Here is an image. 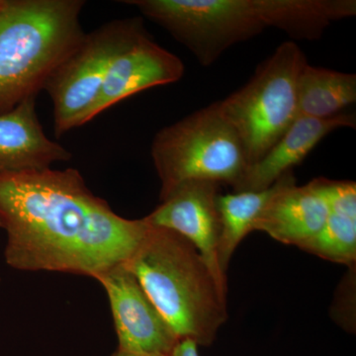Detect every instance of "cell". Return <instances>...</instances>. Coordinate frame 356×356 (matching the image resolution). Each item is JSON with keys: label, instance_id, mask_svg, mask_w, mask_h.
<instances>
[{"label": "cell", "instance_id": "obj_20", "mask_svg": "<svg viewBox=\"0 0 356 356\" xmlns=\"http://www.w3.org/2000/svg\"><path fill=\"white\" fill-rule=\"evenodd\" d=\"M4 0H0V7L2 6V4H3Z\"/></svg>", "mask_w": 356, "mask_h": 356}, {"label": "cell", "instance_id": "obj_8", "mask_svg": "<svg viewBox=\"0 0 356 356\" xmlns=\"http://www.w3.org/2000/svg\"><path fill=\"white\" fill-rule=\"evenodd\" d=\"M96 280L108 296L118 350L172 356L179 339L125 264L113 267Z\"/></svg>", "mask_w": 356, "mask_h": 356}, {"label": "cell", "instance_id": "obj_12", "mask_svg": "<svg viewBox=\"0 0 356 356\" xmlns=\"http://www.w3.org/2000/svg\"><path fill=\"white\" fill-rule=\"evenodd\" d=\"M355 115L346 112L330 119L297 117L275 145L248 166L234 192L266 191L300 165L325 136L337 129L355 128Z\"/></svg>", "mask_w": 356, "mask_h": 356}, {"label": "cell", "instance_id": "obj_18", "mask_svg": "<svg viewBox=\"0 0 356 356\" xmlns=\"http://www.w3.org/2000/svg\"><path fill=\"white\" fill-rule=\"evenodd\" d=\"M172 356H199L198 346L189 339H182L177 343Z\"/></svg>", "mask_w": 356, "mask_h": 356}, {"label": "cell", "instance_id": "obj_21", "mask_svg": "<svg viewBox=\"0 0 356 356\" xmlns=\"http://www.w3.org/2000/svg\"><path fill=\"white\" fill-rule=\"evenodd\" d=\"M0 228H1V224H0Z\"/></svg>", "mask_w": 356, "mask_h": 356}, {"label": "cell", "instance_id": "obj_11", "mask_svg": "<svg viewBox=\"0 0 356 356\" xmlns=\"http://www.w3.org/2000/svg\"><path fill=\"white\" fill-rule=\"evenodd\" d=\"M329 206L317 179L297 186L292 172L283 175L277 189L267 201L254 222V231H261L274 240L301 248L324 226Z\"/></svg>", "mask_w": 356, "mask_h": 356}, {"label": "cell", "instance_id": "obj_4", "mask_svg": "<svg viewBox=\"0 0 356 356\" xmlns=\"http://www.w3.org/2000/svg\"><path fill=\"white\" fill-rule=\"evenodd\" d=\"M151 156L161 181V200L192 180L234 188L250 166L240 136L222 113L219 102L159 130Z\"/></svg>", "mask_w": 356, "mask_h": 356}, {"label": "cell", "instance_id": "obj_10", "mask_svg": "<svg viewBox=\"0 0 356 356\" xmlns=\"http://www.w3.org/2000/svg\"><path fill=\"white\" fill-rule=\"evenodd\" d=\"M184 72L182 60L145 32L114 58L95 106L86 116V124L136 93L177 83Z\"/></svg>", "mask_w": 356, "mask_h": 356}, {"label": "cell", "instance_id": "obj_17", "mask_svg": "<svg viewBox=\"0 0 356 356\" xmlns=\"http://www.w3.org/2000/svg\"><path fill=\"white\" fill-rule=\"evenodd\" d=\"M280 180L261 191L234 192L220 195L218 209L220 214L219 243L217 259L220 269L227 275L229 262L236 248L248 234L254 232V222L261 210L277 189Z\"/></svg>", "mask_w": 356, "mask_h": 356}, {"label": "cell", "instance_id": "obj_2", "mask_svg": "<svg viewBox=\"0 0 356 356\" xmlns=\"http://www.w3.org/2000/svg\"><path fill=\"white\" fill-rule=\"evenodd\" d=\"M179 341L209 346L228 320L227 289L197 248L170 229L149 227L125 262Z\"/></svg>", "mask_w": 356, "mask_h": 356}, {"label": "cell", "instance_id": "obj_7", "mask_svg": "<svg viewBox=\"0 0 356 356\" xmlns=\"http://www.w3.org/2000/svg\"><path fill=\"white\" fill-rule=\"evenodd\" d=\"M145 32L135 17L110 21L86 34L44 86L53 102L56 137L86 124L114 58Z\"/></svg>", "mask_w": 356, "mask_h": 356}, {"label": "cell", "instance_id": "obj_16", "mask_svg": "<svg viewBox=\"0 0 356 356\" xmlns=\"http://www.w3.org/2000/svg\"><path fill=\"white\" fill-rule=\"evenodd\" d=\"M298 116L334 118L356 102V74L307 64L297 84Z\"/></svg>", "mask_w": 356, "mask_h": 356}, {"label": "cell", "instance_id": "obj_5", "mask_svg": "<svg viewBox=\"0 0 356 356\" xmlns=\"http://www.w3.org/2000/svg\"><path fill=\"white\" fill-rule=\"evenodd\" d=\"M308 64L294 42L281 44L242 88L219 102L240 136L250 165L259 161L298 117L297 84Z\"/></svg>", "mask_w": 356, "mask_h": 356}, {"label": "cell", "instance_id": "obj_3", "mask_svg": "<svg viewBox=\"0 0 356 356\" xmlns=\"http://www.w3.org/2000/svg\"><path fill=\"white\" fill-rule=\"evenodd\" d=\"M83 0H4L0 7V114L37 97L86 33Z\"/></svg>", "mask_w": 356, "mask_h": 356}, {"label": "cell", "instance_id": "obj_13", "mask_svg": "<svg viewBox=\"0 0 356 356\" xmlns=\"http://www.w3.org/2000/svg\"><path fill=\"white\" fill-rule=\"evenodd\" d=\"M72 154L47 137L36 111V97L0 114V170L23 172L50 168Z\"/></svg>", "mask_w": 356, "mask_h": 356}, {"label": "cell", "instance_id": "obj_9", "mask_svg": "<svg viewBox=\"0 0 356 356\" xmlns=\"http://www.w3.org/2000/svg\"><path fill=\"white\" fill-rule=\"evenodd\" d=\"M220 184L205 180H192L178 186L145 217L149 225L170 229L192 243L222 285L227 275L220 269L217 259L221 224L218 199Z\"/></svg>", "mask_w": 356, "mask_h": 356}, {"label": "cell", "instance_id": "obj_19", "mask_svg": "<svg viewBox=\"0 0 356 356\" xmlns=\"http://www.w3.org/2000/svg\"><path fill=\"white\" fill-rule=\"evenodd\" d=\"M111 356H165V355H140V353H127V351L117 350L115 351Z\"/></svg>", "mask_w": 356, "mask_h": 356}, {"label": "cell", "instance_id": "obj_14", "mask_svg": "<svg viewBox=\"0 0 356 356\" xmlns=\"http://www.w3.org/2000/svg\"><path fill=\"white\" fill-rule=\"evenodd\" d=\"M329 215L317 236L300 250L325 261L355 266L356 261V184L351 180L318 178Z\"/></svg>", "mask_w": 356, "mask_h": 356}, {"label": "cell", "instance_id": "obj_6", "mask_svg": "<svg viewBox=\"0 0 356 356\" xmlns=\"http://www.w3.org/2000/svg\"><path fill=\"white\" fill-rule=\"evenodd\" d=\"M209 67L267 25L261 0H126Z\"/></svg>", "mask_w": 356, "mask_h": 356}, {"label": "cell", "instance_id": "obj_1", "mask_svg": "<svg viewBox=\"0 0 356 356\" xmlns=\"http://www.w3.org/2000/svg\"><path fill=\"white\" fill-rule=\"evenodd\" d=\"M0 224L13 268L95 280L127 262L151 227L117 215L76 168H51L0 170Z\"/></svg>", "mask_w": 356, "mask_h": 356}, {"label": "cell", "instance_id": "obj_15", "mask_svg": "<svg viewBox=\"0 0 356 356\" xmlns=\"http://www.w3.org/2000/svg\"><path fill=\"white\" fill-rule=\"evenodd\" d=\"M267 27L293 39L317 40L336 21L356 14L355 0H262Z\"/></svg>", "mask_w": 356, "mask_h": 356}]
</instances>
